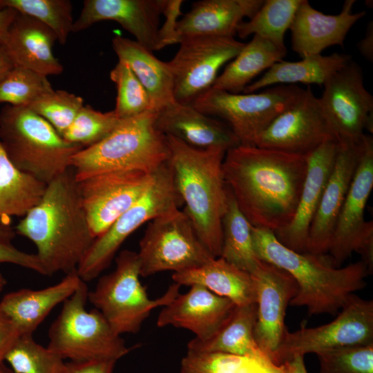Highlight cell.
I'll return each mask as SVG.
<instances>
[{"label": "cell", "mask_w": 373, "mask_h": 373, "mask_svg": "<svg viewBox=\"0 0 373 373\" xmlns=\"http://www.w3.org/2000/svg\"><path fill=\"white\" fill-rule=\"evenodd\" d=\"M307 169V157L238 145L226 151V185L250 224L274 233L296 213Z\"/></svg>", "instance_id": "1"}, {"label": "cell", "mask_w": 373, "mask_h": 373, "mask_svg": "<svg viewBox=\"0 0 373 373\" xmlns=\"http://www.w3.org/2000/svg\"><path fill=\"white\" fill-rule=\"evenodd\" d=\"M15 229L34 243L47 276L77 271L95 238L71 167L46 185L40 201Z\"/></svg>", "instance_id": "2"}, {"label": "cell", "mask_w": 373, "mask_h": 373, "mask_svg": "<svg viewBox=\"0 0 373 373\" xmlns=\"http://www.w3.org/2000/svg\"><path fill=\"white\" fill-rule=\"evenodd\" d=\"M256 256L286 271L295 280L298 291L292 306H305L309 315L338 314L354 292L363 289L369 274L361 261L336 267L329 256L298 253L282 245L273 231L252 226Z\"/></svg>", "instance_id": "3"}, {"label": "cell", "mask_w": 373, "mask_h": 373, "mask_svg": "<svg viewBox=\"0 0 373 373\" xmlns=\"http://www.w3.org/2000/svg\"><path fill=\"white\" fill-rule=\"evenodd\" d=\"M168 163L176 189L202 244L214 257L221 255L222 220L226 209L227 188L222 163L226 150L198 149L172 136H166Z\"/></svg>", "instance_id": "4"}, {"label": "cell", "mask_w": 373, "mask_h": 373, "mask_svg": "<svg viewBox=\"0 0 373 373\" xmlns=\"http://www.w3.org/2000/svg\"><path fill=\"white\" fill-rule=\"evenodd\" d=\"M157 113L150 111L121 119L102 140L75 153L70 167L76 180L123 170L155 172L169 156L166 136L155 126Z\"/></svg>", "instance_id": "5"}, {"label": "cell", "mask_w": 373, "mask_h": 373, "mask_svg": "<svg viewBox=\"0 0 373 373\" xmlns=\"http://www.w3.org/2000/svg\"><path fill=\"white\" fill-rule=\"evenodd\" d=\"M0 142L16 168L46 184L70 169L73 156L84 149L28 108L9 104L0 111Z\"/></svg>", "instance_id": "6"}, {"label": "cell", "mask_w": 373, "mask_h": 373, "mask_svg": "<svg viewBox=\"0 0 373 373\" xmlns=\"http://www.w3.org/2000/svg\"><path fill=\"white\" fill-rule=\"evenodd\" d=\"M88 294L87 285L82 280L51 324L47 347L64 360L117 361L131 349L99 310H86Z\"/></svg>", "instance_id": "7"}, {"label": "cell", "mask_w": 373, "mask_h": 373, "mask_svg": "<svg viewBox=\"0 0 373 373\" xmlns=\"http://www.w3.org/2000/svg\"><path fill=\"white\" fill-rule=\"evenodd\" d=\"M115 262V270L101 276L94 289L88 291V300L116 334H135L154 308L166 305L175 298L180 285L174 283L162 296L150 299L140 281L137 252L123 250Z\"/></svg>", "instance_id": "8"}, {"label": "cell", "mask_w": 373, "mask_h": 373, "mask_svg": "<svg viewBox=\"0 0 373 373\" xmlns=\"http://www.w3.org/2000/svg\"><path fill=\"white\" fill-rule=\"evenodd\" d=\"M182 205L167 161L154 173L151 184L141 198L103 234L95 238L77 267L79 278L86 283L98 277L132 233L144 223L179 209Z\"/></svg>", "instance_id": "9"}, {"label": "cell", "mask_w": 373, "mask_h": 373, "mask_svg": "<svg viewBox=\"0 0 373 373\" xmlns=\"http://www.w3.org/2000/svg\"><path fill=\"white\" fill-rule=\"evenodd\" d=\"M302 90L295 85H277L260 93L240 94L211 88L191 105L205 115L225 120L240 145L254 146L261 133Z\"/></svg>", "instance_id": "10"}, {"label": "cell", "mask_w": 373, "mask_h": 373, "mask_svg": "<svg viewBox=\"0 0 373 373\" xmlns=\"http://www.w3.org/2000/svg\"><path fill=\"white\" fill-rule=\"evenodd\" d=\"M140 274L180 272L214 257L200 240L188 216L180 209L149 222L137 252Z\"/></svg>", "instance_id": "11"}, {"label": "cell", "mask_w": 373, "mask_h": 373, "mask_svg": "<svg viewBox=\"0 0 373 373\" xmlns=\"http://www.w3.org/2000/svg\"><path fill=\"white\" fill-rule=\"evenodd\" d=\"M180 48L168 62L173 77L175 102L191 104L210 89L220 68L233 59L245 44L233 37H183Z\"/></svg>", "instance_id": "12"}, {"label": "cell", "mask_w": 373, "mask_h": 373, "mask_svg": "<svg viewBox=\"0 0 373 373\" xmlns=\"http://www.w3.org/2000/svg\"><path fill=\"white\" fill-rule=\"evenodd\" d=\"M373 343V301L350 296L336 318L316 327L302 326L285 332L274 354L273 361L281 364L295 354H317L343 346Z\"/></svg>", "instance_id": "13"}, {"label": "cell", "mask_w": 373, "mask_h": 373, "mask_svg": "<svg viewBox=\"0 0 373 373\" xmlns=\"http://www.w3.org/2000/svg\"><path fill=\"white\" fill-rule=\"evenodd\" d=\"M331 139L338 140L319 98L308 87L269 124L256 146L307 156Z\"/></svg>", "instance_id": "14"}, {"label": "cell", "mask_w": 373, "mask_h": 373, "mask_svg": "<svg viewBox=\"0 0 373 373\" xmlns=\"http://www.w3.org/2000/svg\"><path fill=\"white\" fill-rule=\"evenodd\" d=\"M154 173L117 171L77 182L82 203L95 238L103 234L141 198L151 184Z\"/></svg>", "instance_id": "15"}, {"label": "cell", "mask_w": 373, "mask_h": 373, "mask_svg": "<svg viewBox=\"0 0 373 373\" xmlns=\"http://www.w3.org/2000/svg\"><path fill=\"white\" fill-rule=\"evenodd\" d=\"M319 98L339 141L358 142L373 129V97L364 86L361 68L352 59L323 84Z\"/></svg>", "instance_id": "16"}, {"label": "cell", "mask_w": 373, "mask_h": 373, "mask_svg": "<svg viewBox=\"0 0 373 373\" xmlns=\"http://www.w3.org/2000/svg\"><path fill=\"white\" fill-rule=\"evenodd\" d=\"M373 187V140L365 135L361 140L358 164L348 192L338 214L331 238L329 258L336 267L357 251L363 242L373 236V222L364 212Z\"/></svg>", "instance_id": "17"}, {"label": "cell", "mask_w": 373, "mask_h": 373, "mask_svg": "<svg viewBox=\"0 0 373 373\" xmlns=\"http://www.w3.org/2000/svg\"><path fill=\"white\" fill-rule=\"evenodd\" d=\"M251 274L256 288L254 339L260 350L273 361L274 354L287 330V308L296 296L298 286L286 271L260 259Z\"/></svg>", "instance_id": "18"}, {"label": "cell", "mask_w": 373, "mask_h": 373, "mask_svg": "<svg viewBox=\"0 0 373 373\" xmlns=\"http://www.w3.org/2000/svg\"><path fill=\"white\" fill-rule=\"evenodd\" d=\"M166 0H86L73 32L101 21H115L151 51L159 49L160 18Z\"/></svg>", "instance_id": "19"}, {"label": "cell", "mask_w": 373, "mask_h": 373, "mask_svg": "<svg viewBox=\"0 0 373 373\" xmlns=\"http://www.w3.org/2000/svg\"><path fill=\"white\" fill-rule=\"evenodd\" d=\"M361 151L358 142L339 141L338 151L308 231L306 252L325 255L348 192Z\"/></svg>", "instance_id": "20"}, {"label": "cell", "mask_w": 373, "mask_h": 373, "mask_svg": "<svg viewBox=\"0 0 373 373\" xmlns=\"http://www.w3.org/2000/svg\"><path fill=\"white\" fill-rule=\"evenodd\" d=\"M185 294H178L163 306L157 319L159 327L171 325L193 332L204 341L211 338L231 315L236 305L206 287L193 285Z\"/></svg>", "instance_id": "21"}, {"label": "cell", "mask_w": 373, "mask_h": 373, "mask_svg": "<svg viewBox=\"0 0 373 373\" xmlns=\"http://www.w3.org/2000/svg\"><path fill=\"white\" fill-rule=\"evenodd\" d=\"M339 140L331 139L307 155V169L298 204L291 222L274 233L277 240L296 252H306L308 231L332 170Z\"/></svg>", "instance_id": "22"}, {"label": "cell", "mask_w": 373, "mask_h": 373, "mask_svg": "<svg viewBox=\"0 0 373 373\" xmlns=\"http://www.w3.org/2000/svg\"><path fill=\"white\" fill-rule=\"evenodd\" d=\"M355 0H346L337 15H327L302 0L289 30L291 48L302 58L321 52L332 46H343L351 28L365 16V11L352 12Z\"/></svg>", "instance_id": "23"}, {"label": "cell", "mask_w": 373, "mask_h": 373, "mask_svg": "<svg viewBox=\"0 0 373 373\" xmlns=\"http://www.w3.org/2000/svg\"><path fill=\"white\" fill-rule=\"evenodd\" d=\"M155 126L165 136L198 149L220 147L227 151L240 144L226 123L202 113L191 104L175 102L162 108L157 113Z\"/></svg>", "instance_id": "24"}, {"label": "cell", "mask_w": 373, "mask_h": 373, "mask_svg": "<svg viewBox=\"0 0 373 373\" xmlns=\"http://www.w3.org/2000/svg\"><path fill=\"white\" fill-rule=\"evenodd\" d=\"M55 33L39 20L17 14L1 45L14 66L44 76L61 74L64 68L52 51Z\"/></svg>", "instance_id": "25"}, {"label": "cell", "mask_w": 373, "mask_h": 373, "mask_svg": "<svg viewBox=\"0 0 373 373\" xmlns=\"http://www.w3.org/2000/svg\"><path fill=\"white\" fill-rule=\"evenodd\" d=\"M77 271L66 274L55 285L41 289H21L3 296L0 309L21 336L32 335L50 312L64 303L82 282Z\"/></svg>", "instance_id": "26"}, {"label": "cell", "mask_w": 373, "mask_h": 373, "mask_svg": "<svg viewBox=\"0 0 373 373\" xmlns=\"http://www.w3.org/2000/svg\"><path fill=\"white\" fill-rule=\"evenodd\" d=\"M264 0H202L177 23L180 39L186 36L233 37L238 25L245 17L251 19ZM180 42V41H179Z\"/></svg>", "instance_id": "27"}, {"label": "cell", "mask_w": 373, "mask_h": 373, "mask_svg": "<svg viewBox=\"0 0 373 373\" xmlns=\"http://www.w3.org/2000/svg\"><path fill=\"white\" fill-rule=\"evenodd\" d=\"M112 45L119 61L128 66L147 91L155 111L175 102L173 77L168 62L157 59L136 41L120 35L113 37Z\"/></svg>", "instance_id": "28"}, {"label": "cell", "mask_w": 373, "mask_h": 373, "mask_svg": "<svg viewBox=\"0 0 373 373\" xmlns=\"http://www.w3.org/2000/svg\"><path fill=\"white\" fill-rule=\"evenodd\" d=\"M172 278L180 286H203L216 295L229 298L236 306L256 303L252 275L221 257L213 258L197 267L175 272Z\"/></svg>", "instance_id": "29"}, {"label": "cell", "mask_w": 373, "mask_h": 373, "mask_svg": "<svg viewBox=\"0 0 373 373\" xmlns=\"http://www.w3.org/2000/svg\"><path fill=\"white\" fill-rule=\"evenodd\" d=\"M350 60V55L337 52L329 55H309L298 61L282 60L273 64L260 78L247 85L242 92L252 93L270 86L296 83L323 85Z\"/></svg>", "instance_id": "30"}, {"label": "cell", "mask_w": 373, "mask_h": 373, "mask_svg": "<svg viewBox=\"0 0 373 373\" xmlns=\"http://www.w3.org/2000/svg\"><path fill=\"white\" fill-rule=\"evenodd\" d=\"M256 319V303L236 305L229 317L211 338L204 341L193 338L187 344V350L245 356H266L254 339Z\"/></svg>", "instance_id": "31"}, {"label": "cell", "mask_w": 373, "mask_h": 373, "mask_svg": "<svg viewBox=\"0 0 373 373\" xmlns=\"http://www.w3.org/2000/svg\"><path fill=\"white\" fill-rule=\"evenodd\" d=\"M286 53L269 41L254 35L218 76L211 88L239 93L261 72L282 61Z\"/></svg>", "instance_id": "32"}, {"label": "cell", "mask_w": 373, "mask_h": 373, "mask_svg": "<svg viewBox=\"0 0 373 373\" xmlns=\"http://www.w3.org/2000/svg\"><path fill=\"white\" fill-rule=\"evenodd\" d=\"M46 185L16 168L0 142V219L24 217L40 201Z\"/></svg>", "instance_id": "33"}, {"label": "cell", "mask_w": 373, "mask_h": 373, "mask_svg": "<svg viewBox=\"0 0 373 373\" xmlns=\"http://www.w3.org/2000/svg\"><path fill=\"white\" fill-rule=\"evenodd\" d=\"M227 201L222 220V245L220 257L251 274L260 262L254 247L252 225L240 210L227 186Z\"/></svg>", "instance_id": "34"}, {"label": "cell", "mask_w": 373, "mask_h": 373, "mask_svg": "<svg viewBox=\"0 0 373 373\" xmlns=\"http://www.w3.org/2000/svg\"><path fill=\"white\" fill-rule=\"evenodd\" d=\"M180 373H287L284 363L278 365L266 356H245L224 353L187 350Z\"/></svg>", "instance_id": "35"}, {"label": "cell", "mask_w": 373, "mask_h": 373, "mask_svg": "<svg viewBox=\"0 0 373 373\" xmlns=\"http://www.w3.org/2000/svg\"><path fill=\"white\" fill-rule=\"evenodd\" d=\"M302 0H265L259 10L248 21L240 23L236 34L245 39L258 35L279 49L287 51L284 37L289 29L295 13Z\"/></svg>", "instance_id": "36"}, {"label": "cell", "mask_w": 373, "mask_h": 373, "mask_svg": "<svg viewBox=\"0 0 373 373\" xmlns=\"http://www.w3.org/2000/svg\"><path fill=\"white\" fill-rule=\"evenodd\" d=\"M11 8L50 28L64 45L73 32V6L68 0H0V10Z\"/></svg>", "instance_id": "37"}, {"label": "cell", "mask_w": 373, "mask_h": 373, "mask_svg": "<svg viewBox=\"0 0 373 373\" xmlns=\"http://www.w3.org/2000/svg\"><path fill=\"white\" fill-rule=\"evenodd\" d=\"M5 360L15 373H67V363L48 347L37 343L32 335L20 336Z\"/></svg>", "instance_id": "38"}, {"label": "cell", "mask_w": 373, "mask_h": 373, "mask_svg": "<svg viewBox=\"0 0 373 373\" xmlns=\"http://www.w3.org/2000/svg\"><path fill=\"white\" fill-rule=\"evenodd\" d=\"M53 90L46 76L26 68L14 66L0 80V103L27 107Z\"/></svg>", "instance_id": "39"}, {"label": "cell", "mask_w": 373, "mask_h": 373, "mask_svg": "<svg viewBox=\"0 0 373 373\" xmlns=\"http://www.w3.org/2000/svg\"><path fill=\"white\" fill-rule=\"evenodd\" d=\"M110 78L117 88L113 111L120 119L154 111L147 91L125 63L118 61L110 72Z\"/></svg>", "instance_id": "40"}, {"label": "cell", "mask_w": 373, "mask_h": 373, "mask_svg": "<svg viewBox=\"0 0 373 373\" xmlns=\"http://www.w3.org/2000/svg\"><path fill=\"white\" fill-rule=\"evenodd\" d=\"M120 121L113 111L102 113L90 106H84L61 137L84 149L105 138Z\"/></svg>", "instance_id": "41"}, {"label": "cell", "mask_w": 373, "mask_h": 373, "mask_svg": "<svg viewBox=\"0 0 373 373\" xmlns=\"http://www.w3.org/2000/svg\"><path fill=\"white\" fill-rule=\"evenodd\" d=\"M80 96L63 90H53L27 108L46 120L62 136L84 106Z\"/></svg>", "instance_id": "42"}, {"label": "cell", "mask_w": 373, "mask_h": 373, "mask_svg": "<svg viewBox=\"0 0 373 373\" xmlns=\"http://www.w3.org/2000/svg\"><path fill=\"white\" fill-rule=\"evenodd\" d=\"M316 354L320 373H373V343L328 349Z\"/></svg>", "instance_id": "43"}, {"label": "cell", "mask_w": 373, "mask_h": 373, "mask_svg": "<svg viewBox=\"0 0 373 373\" xmlns=\"http://www.w3.org/2000/svg\"><path fill=\"white\" fill-rule=\"evenodd\" d=\"M8 218L0 219V263H10L47 276L46 271L36 254L17 249L12 240L17 233Z\"/></svg>", "instance_id": "44"}, {"label": "cell", "mask_w": 373, "mask_h": 373, "mask_svg": "<svg viewBox=\"0 0 373 373\" xmlns=\"http://www.w3.org/2000/svg\"><path fill=\"white\" fill-rule=\"evenodd\" d=\"M182 0H166L163 15L166 21L159 30V49L180 41L176 31L178 18L181 15Z\"/></svg>", "instance_id": "45"}, {"label": "cell", "mask_w": 373, "mask_h": 373, "mask_svg": "<svg viewBox=\"0 0 373 373\" xmlns=\"http://www.w3.org/2000/svg\"><path fill=\"white\" fill-rule=\"evenodd\" d=\"M20 336L17 328L0 309V363Z\"/></svg>", "instance_id": "46"}, {"label": "cell", "mask_w": 373, "mask_h": 373, "mask_svg": "<svg viewBox=\"0 0 373 373\" xmlns=\"http://www.w3.org/2000/svg\"><path fill=\"white\" fill-rule=\"evenodd\" d=\"M116 361H70L67 363V373H113Z\"/></svg>", "instance_id": "47"}, {"label": "cell", "mask_w": 373, "mask_h": 373, "mask_svg": "<svg viewBox=\"0 0 373 373\" xmlns=\"http://www.w3.org/2000/svg\"><path fill=\"white\" fill-rule=\"evenodd\" d=\"M357 48L361 54L368 61L373 59V24L371 21L367 28L365 37L358 42Z\"/></svg>", "instance_id": "48"}, {"label": "cell", "mask_w": 373, "mask_h": 373, "mask_svg": "<svg viewBox=\"0 0 373 373\" xmlns=\"http://www.w3.org/2000/svg\"><path fill=\"white\" fill-rule=\"evenodd\" d=\"M18 12L11 8H5L0 10V45L1 46L6 39L8 30L15 19Z\"/></svg>", "instance_id": "49"}, {"label": "cell", "mask_w": 373, "mask_h": 373, "mask_svg": "<svg viewBox=\"0 0 373 373\" xmlns=\"http://www.w3.org/2000/svg\"><path fill=\"white\" fill-rule=\"evenodd\" d=\"M284 363L286 366L287 373H307L303 355H293Z\"/></svg>", "instance_id": "50"}, {"label": "cell", "mask_w": 373, "mask_h": 373, "mask_svg": "<svg viewBox=\"0 0 373 373\" xmlns=\"http://www.w3.org/2000/svg\"><path fill=\"white\" fill-rule=\"evenodd\" d=\"M14 67L2 46L0 45V80Z\"/></svg>", "instance_id": "51"}, {"label": "cell", "mask_w": 373, "mask_h": 373, "mask_svg": "<svg viewBox=\"0 0 373 373\" xmlns=\"http://www.w3.org/2000/svg\"><path fill=\"white\" fill-rule=\"evenodd\" d=\"M6 280L3 275L0 272V292L3 289L6 285Z\"/></svg>", "instance_id": "52"}, {"label": "cell", "mask_w": 373, "mask_h": 373, "mask_svg": "<svg viewBox=\"0 0 373 373\" xmlns=\"http://www.w3.org/2000/svg\"><path fill=\"white\" fill-rule=\"evenodd\" d=\"M0 373H15L12 370H10L6 367L3 363H0Z\"/></svg>", "instance_id": "53"}]
</instances>
